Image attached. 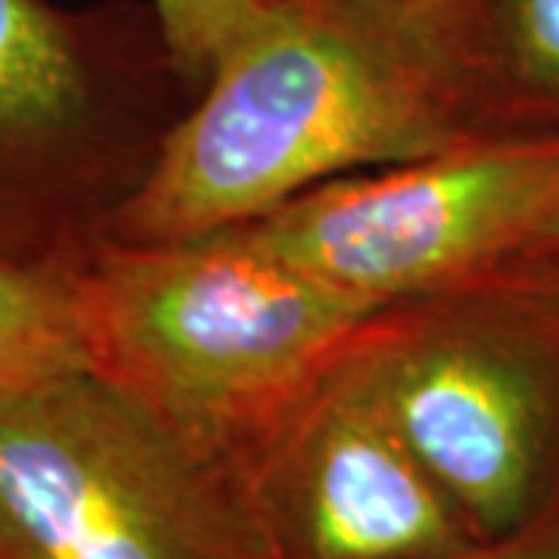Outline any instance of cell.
<instances>
[{
	"instance_id": "3",
	"label": "cell",
	"mask_w": 559,
	"mask_h": 559,
	"mask_svg": "<svg viewBox=\"0 0 559 559\" xmlns=\"http://www.w3.org/2000/svg\"><path fill=\"white\" fill-rule=\"evenodd\" d=\"M0 559H283L237 460L94 367L0 392Z\"/></svg>"
},
{
	"instance_id": "6",
	"label": "cell",
	"mask_w": 559,
	"mask_h": 559,
	"mask_svg": "<svg viewBox=\"0 0 559 559\" xmlns=\"http://www.w3.org/2000/svg\"><path fill=\"white\" fill-rule=\"evenodd\" d=\"M364 345L242 460L261 522L283 559L454 557L479 540L392 426Z\"/></svg>"
},
{
	"instance_id": "7",
	"label": "cell",
	"mask_w": 559,
	"mask_h": 559,
	"mask_svg": "<svg viewBox=\"0 0 559 559\" xmlns=\"http://www.w3.org/2000/svg\"><path fill=\"white\" fill-rule=\"evenodd\" d=\"M485 134L559 128V0H436Z\"/></svg>"
},
{
	"instance_id": "4",
	"label": "cell",
	"mask_w": 559,
	"mask_h": 559,
	"mask_svg": "<svg viewBox=\"0 0 559 559\" xmlns=\"http://www.w3.org/2000/svg\"><path fill=\"white\" fill-rule=\"evenodd\" d=\"M559 187V128L479 134L367 178L326 180L224 237L385 308L469 293Z\"/></svg>"
},
{
	"instance_id": "12",
	"label": "cell",
	"mask_w": 559,
	"mask_h": 559,
	"mask_svg": "<svg viewBox=\"0 0 559 559\" xmlns=\"http://www.w3.org/2000/svg\"><path fill=\"white\" fill-rule=\"evenodd\" d=\"M444 559H559V500L520 532L498 540H479Z\"/></svg>"
},
{
	"instance_id": "1",
	"label": "cell",
	"mask_w": 559,
	"mask_h": 559,
	"mask_svg": "<svg viewBox=\"0 0 559 559\" xmlns=\"http://www.w3.org/2000/svg\"><path fill=\"white\" fill-rule=\"evenodd\" d=\"M205 81L124 202V242L212 237L485 134L436 0H277Z\"/></svg>"
},
{
	"instance_id": "2",
	"label": "cell",
	"mask_w": 559,
	"mask_h": 559,
	"mask_svg": "<svg viewBox=\"0 0 559 559\" xmlns=\"http://www.w3.org/2000/svg\"><path fill=\"white\" fill-rule=\"evenodd\" d=\"M75 289L91 367L240 466L392 314L224 234L121 242Z\"/></svg>"
},
{
	"instance_id": "10",
	"label": "cell",
	"mask_w": 559,
	"mask_h": 559,
	"mask_svg": "<svg viewBox=\"0 0 559 559\" xmlns=\"http://www.w3.org/2000/svg\"><path fill=\"white\" fill-rule=\"evenodd\" d=\"M277 0H153L168 57L187 75L209 79Z\"/></svg>"
},
{
	"instance_id": "11",
	"label": "cell",
	"mask_w": 559,
	"mask_h": 559,
	"mask_svg": "<svg viewBox=\"0 0 559 559\" xmlns=\"http://www.w3.org/2000/svg\"><path fill=\"white\" fill-rule=\"evenodd\" d=\"M469 293L525 301L559 323V187L540 209L528 234Z\"/></svg>"
},
{
	"instance_id": "8",
	"label": "cell",
	"mask_w": 559,
	"mask_h": 559,
	"mask_svg": "<svg viewBox=\"0 0 559 559\" xmlns=\"http://www.w3.org/2000/svg\"><path fill=\"white\" fill-rule=\"evenodd\" d=\"M84 100L79 53L40 0H0V124L44 128Z\"/></svg>"
},
{
	"instance_id": "5",
	"label": "cell",
	"mask_w": 559,
	"mask_h": 559,
	"mask_svg": "<svg viewBox=\"0 0 559 559\" xmlns=\"http://www.w3.org/2000/svg\"><path fill=\"white\" fill-rule=\"evenodd\" d=\"M364 345L382 407L476 540L559 500V323L491 293Z\"/></svg>"
},
{
	"instance_id": "9",
	"label": "cell",
	"mask_w": 559,
	"mask_h": 559,
	"mask_svg": "<svg viewBox=\"0 0 559 559\" xmlns=\"http://www.w3.org/2000/svg\"><path fill=\"white\" fill-rule=\"evenodd\" d=\"M91 367L75 280L0 264V392Z\"/></svg>"
}]
</instances>
